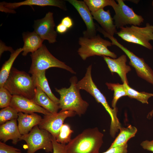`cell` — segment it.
<instances>
[{
  "label": "cell",
  "mask_w": 153,
  "mask_h": 153,
  "mask_svg": "<svg viewBox=\"0 0 153 153\" xmlns=\"http://www.w3.org/2000/svg\"><path fill=\"white\" fill-rule=\"evenodd\" d=\"M103 134L98 128L84 130L65 145V153H99Z\"/></svg>",
  "instance_id": "6da1fadb"
},
{
  "label": "cell",
  "mask_w": 153,
  "mask_h": 153,
  "mask_svg": "<svg viewBox=\"0 0 153 153\" xmlns=\"http://www.w3.org/2000/svg\"><path fill=\"white\" fill-rule=\"evenodd\" d=\"M92 65H90L87 68L84 77L78 82L77 86L80 90H85L93 96L107 112L111 118L110 134L112 137H114L122 127L117 116L118 109H112L110 107L105 97L97 88L92 79Z\"/></svg>",
  "instance_id": "7a4b0ae2"
},
{
  "label": "cell",
  "mask_w": 153,
  "mask_h": 153,
  "mask_svg": "<svg viewBox=\"0 0 153 153\" xmlns=\"http://www.w3.org/2000/svg\"><path fill=\"white\" fill-rule=\"evenodd\" d=\"M77 81L76 77L74 76L70 79L69 87L55 89L60 95L59 106L61 111H73L80 116L86 113L89 104L82 98L80 90L77 86Z\"/></svg>",
  "instance_id": "3957f363"
},
{
  "label": "cell",
  "mask_w": 153,
  "mask_h": 153,
  "mask_svg": "<svg viewBox=\"0 0 153 153\" xmlns=\"http://www.w3.org/2000/svg\"><path fill=\"white\" fill-rule=\"evenodd\" d=\"M3 87L12 95L32 99L36 88L33 78L25 71L12 67Z\"/></svg>",
  "instance_id": "277c9868"
},
{
  "label": "cell",
  "mask_w": 153,
  "mask_h": 153,
  "mask_svg": "<svg viewBox=\"0 0 153 153\" xmlns=\"http://www.w3.org/2000/svg\"><path fill=\"white\" fill-rule=\"evenodd\" d=\"M78 43L80 47L77 52L84 60L95 56H106L114 59L117 57L116 54L108 48L112 45L111 42L103 39L98 34L90 38L80 37Z\"/></svg>",
  "instance_id": "5b68a950"
},
{
  "label": "cell",
  "mask_w": 153,
  "mask_h": 153,
  "mask_svg": "<svg viewBox=\"0 0 153 153\" xmlns=\"http://www.w3.org/2000/svg\"><path fill=\"white\" fill-rule=\"evenodd\" d=\"M30 56L32 63L29 73L32 75L52 67L63 69L72 73H76L71 68L54 56L44 44L31 53Z\"/></svg>",
  "instance_id": "8992f818"
},
{
  "label": "cell",
  "mask_w": 153,
  "mask_h": 153,
  "mask_svg": "<svg viewBox=\"0 0 153 153\" xmlns=\"http://www.w3.org/2000/svg\"><path fill=\"white\" fill-rule=\"evenodd\" d=\"M116 34L127 42L141 45L150 50L153 48L149 42L153 41V25L149 23L143 27L134 25L122 27Z\"/></svg>",
  "instance_id": "52a82bcc"
},
{
  "label": "cell",
  "mask_w": 153,
  "mask_h": 153,
  "mask_svg": "<svg viewBox=\"0 0 153 153\" xmlns=\"http://www.w3.org/2000/svg\"><path fill=\"white\" fill-rule=\"evenodd\" d=\"M52 137L49 132L37 125L27 134L22 135L21 139L26 143L27 153H35L40 149L49 153L53 152Z\"/></svg>",
  "instance_id": "ba28073f"
},
{
  "label": "cell",
  "mask_w": 153,
  "mask_h": 153,
  "mask_svg": "<svg viewBox=\"0 0 153 153\" xmlns=\"http://www.w3.org/2000/svg\"><path fill=\"white\" fill-rule=\"evenodd\" d=\"M104 36L111 40L112 45L116 46L124 52L129 60V64L135 68L138 76L153 85V71L144 60L135 55L120 43L113 36L107 33Z\"/></svg>",
  "instance_id": "9c48e42d"
},
{
  "label": "cell",
  "mask_w": 153,
  "mask_h": 153,
  "mask_svg": "<svg viewBox=\"0 0 153 153\" xmlns=\"http://www.w3.org/2000/svg\"><path fill=\"white\" fill-rule=\"evenodd\" d=\"M115 1L111 7L115 14L113 19L117 28L120 29L127 25L139 26L143 22L144 19L141 15L137 14L133 9L126 5L123 0Z\"/></svg>",
  "instance_id": "30bf717a"
},
{
  "label": "cell",
  "mask_w": 153,
  "mask_h": 153,
  "mask_svg": "<svg viewBox=\"0 0 153 153\" xmlns=\"http://www.w3.org/2000/svg\"><path fill=\"white\" fill-rule=\"evenodd\" d=\"M76 114L75 112L70 110H61L54 114L50 113L44 115L38 126L40 128L48 131L56 138L65 120Z\"/></svg>",
  "instance_id": "8fae6325"
},
{
  "label": "cell",
  "mask_w": 153,
  "mask_h": 153,
  "mask_svg": "<svg viewBox=\"0 0 153 153\" xmlns=\"http://www.w3.org/2000/svg\"><path fill=\"white\" fill-rule=\"evenodd\" d=\"M56 26L53 13L49 12L43 18L35 21L34 31L43 40H47L50 43L56 41L57 34L54 30Z\"/></svg>",
  "instance_id": "7c38bea8"
},
{
  "label": "cell",
  "mask_w": 153,
  "mask_h": 153,
  "mask_svg": "<svg viewBox=\"0 0 153 153\" xmlns=\"http://www.w3.org/2000/svg\"><path fill=\"white\" fill-rule=\"evenodd\" d=\"M66 1L76 9L86 25L87 29L83 32V36L90 38L96 35L97 30L93 17L91 12L84 1L77 0Z\"/></svg>",
  "instance_id": "4fadbf2b"
},
{
  "label": "cell",
  "mask_w": 153,
  "mask_h": 153,
  "mask_svg": "<svg viewBox=\"0 0 153 153\" xmlns=\"http://www.w3.org/2000/svg\"><path fill=\"white\" fill-rule=\"evenodd\" d=\"M10 106L18 112L28 114L38 112L44 115L50 113L37 104L32 99L21 96L13 95Z\"/></svg>",
  "instance_id": "5bb4252c"
},
{
  "label": "cell",
  "mask_w": 153,
  "mask_h": 153,
  "mask_svg": "<svg viewBox=\"0 0 153 153\" xmlns=\"http://www.w3.org/2000/svg\"><path fill=\"white\" fill-rule=\"evenodd\" d=\"M103 57L110 72L112 73H117L123 83L126 82L128 84L127 74L131 70V69L130 66L126 64V55L123 54L118 58L114 59L106 56Z\"/></svg>",
  "instance_id": "9a60e30c"
},
{
  "label": "cell",
  "mask_w": 153,
  "mask_h": 153,
  "mask_svg": "<svg viewBox=\"0 0 153 153\" xmlns=\"http://www.w3.org/2000/svg\"><path fill=\"white\" fill-rule=\"evenodd\" d=\"M0 5L11 10L23 5L52 6L58 7L64 10H67V9L65 1L60 0H26L14 3L3 2L1 3Z\"/></svg>",
  "instance_id": "2e32d148"
},
{
  "label": "cell",
  "mask_w": 153,
  "mask_h": 153,
  "mask_svg": "<svg viewBox=\"0 0 153 153\" xmlns=\"http://www.w3.org/2000/svg\"><path fill=\"white\" fill-rule=\"evenodd\" d=\"M16 120H12L0 125V139L3 142L11 140L12 143L15 145L21 140L22 135L19 131Z\"/></svg>",
  "instance_id": "e0dca14e"
},
{
  "label": "cell",
  "mask_w": 153,
  "mask_h": 153,
  "mask_svg": "<svg viewBox=\"0 0 153 153\" xmlns=\"http://www.w3.org/2000/svg\"><path fill=\"white\" fill-rule=\"evenodd\" d=\"M18 127L22 135L28 133L35 126L38 125L42 118L35 113L31 114L18 113Z\"/></svg>",
  "instance_id": "ac0fdd59"
},
{
  "label": "cell",
  "mask_w": 153,
  "mask_h": 153,
  "mask_svg": "<svg viewBox=\"0 0 153 153\" xmlns=\"http://www.w3.org/2000/svg\"><path fill=\"white\" fill-rule=\"evenodd\" d=\"M91 12L94 19L99 24L105 32L112 36L116 34L117 28L109 10L105 11L103 8H102Z\"/></svg>",
  "instance_id": "d6986e66"
},
{
  "label": "cell",
  "mask_w": 153,
  "mask_h": 153,
  "mask_svg": "<svg viewBox=\"0 0 153 153\" xmlns=\"http://www.w3.org/2000/svg\"><path fill=\"white\" fill-rule=\"evenodd\" d=\"M22 36L24 45L22 54L24 56L29 52L32 53L37 50L42 45L44 41L34 31L24 33Z\"/></svg>",
  "instance_id": "ffe728a7"
},
{
  "label": "cell",
  "mask_w": 153,
  "mask_h": 153,
  "mask_svg": "<svg viewBox=\"0 0 153 153\" xmlns=\"http://www.w3.org/2000/svg\"><path fill=\"white\" fill-rule=\"evenodd\" d=\"M37 104L42 107L50 112L54 114L58 112L60 109L56 104L38 86L35 90L34 96L32 99Z\"/></svg>",
  "instance_id": "44dd1931"
},
{
  "label": "cell",
  "mask_w": 153,
  "mask_h": 153,
  "mask_svg": "<svg viewBox=\"0 0 153 153\" xmlns=\"http://www.w3.org/2000/svg\"><path fill=\"white\" fill-rule=\"evenodd\" d=\"M120 132L109 148L120 146L127 144L128 141L134 137L137 129L135 126L129 125L127 127H121Z\"/></svg>",
  "instance_id": "7402d4cb"
},
{
  "label": "cell",
  "mask_w": 153,
  "mask_h": 153,
  "mask_svg": "<svg viewBox=\"0 0 153 153\" xmlns=\"http://www.w3.org/2000/svg\"><path fill=\"white\" fill-rule=\"evenodd\" d=\"M46 71L32 75L36 86H38L53 101L59 105V99L52 93L45 75Z\"/></svg>",
  "instance_id": "603a6c76"
},
{
  "label": "cell",
  "mask_w": 153,
  "mask_h": 153,
  "mask_svg": "<svg viewBox=\"0 0 153 153\" xmlns=\"http://www.w3.org/2000/svg\"><path fill=\"white\" fill-rule=\"evenodd\" d=\"M22 51V48H18L11 53L9 59L3 64L0 71V87L3 86L9 76L14 61Z\"/></svg>",
  "instance_id": "cb8c5ba5"
},
{
  "label": "cell",
  "mask_w": 153,
  "mask_h": 153,
  "mask_svg": "<svg viewBox=\"0 0 153 153\" xmlns=\"http://www.w3.org/2000/svg\"><path fill=\"white\" fill-rule=\"evenodd\" d=\"M126 90L127 96L135 99L143 104H148V100L153 96V94L144 92H139L130 87L126 82L123 83Z\"/></svg>",
  "instance_id": "d4e9b609"
},
{
  "label": "cell",
  "mask_w": 153,
  "mask_h": 153,
  "mask_svg": "<svg viewBox=\"0 0 153 153\" xmlns=\"http://www.w3.org/2000/svg\"><path fill=\"white\" fill-rule=\"evenodd\" d=\"M106 85L108 88L113 91L114 95L112 101L111 105L113 108H115L116 104L119 99L121 97L127 96L126 90L124 84L106 82Z\"/></svg>",
  "instance_id": "484cf974"
},
{
  "label": "cell",
  "mask_w": 153,
  "mask_h": 153,
  "mask_svg": "<svg viewBox=\"0 0 153 153\" xmlns=\"http://www.w3.org/2000/svg\"><path fill=\"white\" fill-rule=\"evenodd\" d=\"M73 131L71 129L69 125L63 124L61 127L59 133L55 138L58 143L64 144L68 143L71 139V137Z\"/></svg>",
  "instance_id": "4316f807"
},
{
  "label": "cell",
  "mask_w": 153,
  "mask_h": 153,
  "mask_svg": "<svg viewBox=\"0 0 153 153\" xmlns=\"http://www.w3.org/2000/svg\"><path fill=\"white\" fill-rule=\"evenodd\" d=\"M18 113L17 110L10 106L2 109L0 111V125L12 120H17Z\"/></svg>",
  "instance_id": "83f0119b"
},
{
  "label": "cell",
  "mask_w": 153,
  "mask_h": 153,
  "mask_svg": "<svg viewBox=\"0 0 153 153\" xmlns=\"http://www.w3.org/2000/svg\"><path fill=\"white\" fill-rule=\"evenodd\" d=\"M114 0H84V1L91 12L103 8L105 7L111 6Z\"/></svg>",
  "instance_id": "f1b7e54d"
},
{
  "label": "cell",
  "mask_w": 153,
  "mask_h": 153,
  "mask_svg": "<svg viewBox=\"0 0 153 153\" xmlns=\"http://www.w3.org/2000/svg\"><path fill=\"white\" fill-rule=\"evenodd\" d=\"M12 95L3 86L0 87V107L3 109L10 106Z\"/></svg>",
  "instance_id": "f546056e"
},
{
  "label": "cell",
  "mask_w": 153,
  "mask_h": 153,
  "mask_svg": "<svg viewBox=\"0 0 153 153\" xmlns=\"http://www.w3.org/2000/svg\"><path fill=\"white\" fill-rule=\"evenodd\" d=\"M18 148L8 145L5 143L0 142V153H21Z\"/></svg>",
  "instance_id": "4dcf8cb0"
},
{
  "label": "cell",
  "mask_w": 153,
  "mask_h": 153,
  "mask_svg": "<svg viewBox=\"0 0 153 153\" xmlns=\"http://www.w3.org/2000/svg\"><path fill=\"white\" fill-rule=\"evenodd\" d=\"M52 140L53 147V153H65V144L58 143L55 138L52 136Z\"/></svg>",
  "instance_id": "1f68e13d"
},
{
  "label": "cell",
  "mask_w": 153,
  "mask_h": 153,
  "mask_svg": "<svg viewBox=\"0 0 153 153\" xmlns=\"http://www.w3.org/2000/svg\"><path fill=\"white\" fill-rule=\"evenodd\" d=\"M128 144H126L120 146L109 148L106 151L101 153H128Z\"/></svg>",
  "instance_id": "d6a6232c"
},
{
  "label": "cell",
  "mask_w": 153,
  "mask_h": 153,
  "mask_svg": "<svg viewBox=\"0 0 153 153\" xmlns=\"http://www.w3.org/2000/svg\"><path fill=\"white\" fill-rule=\"evenodd\" d=\"M140 145L144 150L153 152V140L144 141L141 143Z\"/></svg>",
  "instance_id": "836d02e7"
},
{
  "label": "cell",
  "mask_w": 153,
  "mask_h": 153,
  "mask_svg": "<svg viewBox=\"0 0 153 153\" xmlns=\"http://www.w3.org/2000/svg\"><path fill=\"white\" fill-rule=\"evenodd\" d=\"M61 23L67 27L69 29L72 27L73 25V22L72 19L69 16H67L63 18Z\"/></svg>",
  "instance_id": "e575fe53"
},
{
  "label": "cell",
  "mask_w": 153,
  "mask_h": 153,
  "mask_svg": "<svg viewBox=\"0 0 153 153\" xmlns=\"http://www.w3.org/2000/svg\"><path fill=\"white\" fill-rule=\"evenodd\" d=\"M68 29L67 27L61 23L59 24L56 27V31L61 34L65 33Z\"/></svg>",
  "instance_id": "d590c367"
},
{
  "label": "cell",
  "mask_w": 153,
  "mask_h": 153,
  "mask_svg": "<svg viewBox=\"0 0 153 153\" xmlns=\"http://www.w3.org/2000/svg\"><path fill=\"white\" fill-rule=\"evenodd\" d=\"M148 115L150 117H152L153 116V109L148 113Z\"/></svg>",
  "instance_id": "8d00e7d4"
},
{
  "label": "cell",
  "mask_w": 153,
  "mask_h": 153,
  "mask_svg": "<svg viewBox=\"0 0 153 153\" xmlns=\"http://www.w3.org/2000/svg\"><path fill=\"white\" fill-rule=\"evenodd\" d=\"M152 6H153V1L152 2Z\"/></svg>",
  "instance_id": "74e56055"
}]
</instances>
